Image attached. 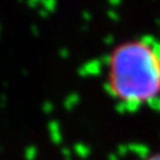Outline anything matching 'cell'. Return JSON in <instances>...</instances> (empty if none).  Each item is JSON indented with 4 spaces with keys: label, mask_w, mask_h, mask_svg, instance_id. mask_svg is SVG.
Listing matches in <instances>:
<instances>
[{
    "label": "cell",
    "mask_w": 160,
    "mask_h": 160,
    "mask_svg": "<svg viewBox=\"0 0 160 160\" xmlns=\"http://www.w3.org/2000/svg\"><path fill=\"white\" fill-rule=\"evenodd\" d=\"M107 89L127 107H140L159 98L160 43L135 39L115 47L107 64Z\"/></svg>",
    "instance_id": "cell-1"
},
{
    "label": "cell",
    "mask_w": 160,
    "mask_h": 160,
    "mask_svg": "<svg viewBox=\"0 0 160 160\" xmlns=\"http://www.w3.org/2000/svg\"><path fill=\"white\" fill-rule=\"evenodd\" d=\"M146 160H160V153H155V155H152V156H149L148 159H146Z\"/></svg>",
    "instance_id": "cell-2"
}]
</instances>
